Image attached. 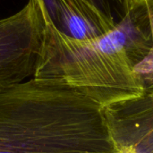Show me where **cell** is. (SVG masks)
Wrapping results in <instances>:
<instances>
[{
  "label": "cell",
  "instance_id": "ba28073f",
  "mask_svg": "<svg viewBox=\"0 0 153 153\" xmlns=\"http://www.w3.org/2000/svg\"><path fill=\"white\" fill-rule=\"evenodd\" d=\"M115 153H134V152H129V151H126V150H117Z\"/></svg>",
  "mask_w": 153,
  "mask_h": 153
},
{
  "label": "cell",
  "instance_id": "277c9868",
  "mask_svg": "<svg viewBox=\"0 0 153 153\" xmlns=\"http://www.w3.org/2000/svg\"><path fill=\"white\" fill-rule=\"evenodd\" d=\"M117 150L153 153V86L130 100L104 107Z\"/></svg>",
  "mask_w": 153,
  "mask_h": 153
},
{
  "label": "cell",
  "instance_id": "52a82bcc",
  "mask_svg": "<svg viewBox=\"0 0 153 153\" xmlns=\"http://www.w3.org/2000/svg\"><path fill=\"white\" fill-rule=\"evenodd\" d=\"M94 5L107 17L120 22L126 15L128 0H86Z\"/></svg>",
  "mask_w": 153,
  "mask_h": 153
},
{
  "label": "cell",
  "instance_id": "5b68a950",
  "mask_svg": "<svg viewBox=\"0 0 153 153\" xmlns=\"http://www.w3.org/2000/svg\"><path fill=\"white\" fill-rule=\"evenodd\" d=\"M42 13L60 33L91 40L107 34L117 24L86 0H38Z\"/></svg>",
  "mask_w": 153,
  "mask_h": 153
},
{
  "label": "cell",
  "instance_id": "7a4b0ae2",
  "mask_svg": "<svg viewBox=\"0 0 153 153\" xmlns=\"http://www.w3.org/2000/svg\"><path fill=\"white\" fill-rule=\"evenodd\" d=\"M104 107L31 77L0 88V153H115Z\"/></svg>",
  "mask_w": 153,
  "mask_h": 153
},
{
  "label": "cell",
  "instance_id": "6da1fadb",
  "mask_svg": "<svg viewBox=\"0 0 153 153\" xmlns=\"http://www.w3.org/2000/svg\"><path fill=\"white\" fill-rule=\"evenodd\" d=\"M42 16L45 27L34 78L65 83L103 107L143 92L135 67L152 46L146 0H128L124 18L91 40L69 38Z\"/></svg>",
  "mask_w": 153,
  "mask_h": 153
},
{
  "label": "cell",
  "instance_id": "8992f818",
  "mask_svg": "<svg viewBox=\"0 0 153 153\" xmlns=\"http://www.w3.org/2000/svg\"><path fill=\"white\" fill-rule=\"evenodd\" d=\"M146 4L152 29V46L145 58L135 67V73L142 81L144 88L153 86V0H146Z\"/></svg>",
  "mask_w": 153,
  "mask_h": 153
},
{
  "label": "cell",
  "instance_id": "3957f363",
  "mask_svg": "<svg viewBox=\"0 0 153 153\" xmlns=\"http://www.w3.org/2000/svg\"><path fill=\"white\" fill-rule=\"evenodd\" d=\"M44 27L38 0L0 19V88L33 77Z\"/></svg>",
  "mask_w": 153,
  "mask_h": 153
}]
</instances>
